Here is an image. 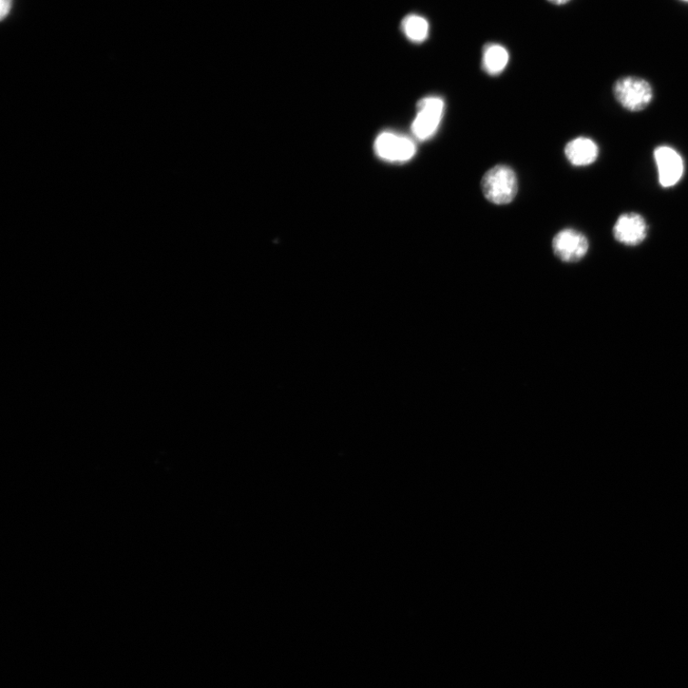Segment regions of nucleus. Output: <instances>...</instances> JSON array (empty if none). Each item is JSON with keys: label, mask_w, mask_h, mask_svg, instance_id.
<instances>
[{"label": "nucleus", "mask_w": 688, "mask_h": 688, "mask_svg": "<svg viewBox=\"0 0 688 688\" xmlns=\"http://www.w3.org/2000/svg\"><path fill=\"white\" fill-rule=\"evenodd\" d=\"M483 194L495 205H507L513 201L519 191L515 172L508 166H495L486 172L482 180Z\"/></svg>", "instance_id": "f257e3e1"}, {"label": "nucleus", "mask_w": 688, "mask_h": 688, "mask_svg": "<svg viewBox=\"0 0 688 688\" xmlns=\"http://www.w3.org/2000/svg\"><path fill=\"white\" fill-rule=\"evenodd\" d=\"M617 102L630 112L645 109L653 100V89L647 81L638 76H623L613 87Z\"/></svg>", "instance_id": "f03ea898"}, {"label": "nucleus", "mask_w": 688, "mask_h": 688, "mask_svg": "<svg viewBox=\"0 0 688 688\" xmlns=\"http://www.w3.org/2000/svg\"><path fill=\"white\" fill-rule=\"evenodd\" d=\"M445 103L439 97H427L417 104V116L412 123L414 137L426 141L430 139L441 124Z\"/></svg>", "instance_id": "7ed1b4c3"}, {"label": "nucleus", "mask_w": 688, "mask_h": 688, "mask_svg": "<svg viewBox=\"0 0 688 688\" xmlns=\"http://www.w3.org/2000/svg\"><path fill=\"white\" fill-rule=\"evenodd\" d=\"M552 251L565 263L579 262L589 251L588 238L575 228H564L553 238Z\"/></svg>", "instance_id": "20e7f679"}, {"label": "nucleus", "mask_w": 688, "mask_h": 688, "mask_svg": "<svg viewBox=\"0 0 688 688\" xmlns=\"http://www.w3.org/2000/svg\"><path fill=\"white\" fill-rule=\"evenodd\" d=\"M654 160L658 168L659 182L663 187H673L681 181L684 164L676 149L668 146L658 147L654 150Z\"/></svg>", "instance_id": "39448f33"}, {"label": "nucleus", "mask_w": 688, "mask_h": 688, "mask_svg": "<svg viewBox=\"0 0 688 688\" xmlns=\"http://www.w3.org/2000/svg\"><path fill=\"white\" fill-rule=\"evenodd\" d=\"M377 156L390 162L410 161L416 153L414 142L391 132L381 133L375 142Z\"/></svg>", "instance_id": "423d86ee"}, {"label": "nucleus", "mask_w": 688, "mask_h": 688, "mask_svg": "<svg viewBox=\"0 0 688 688\" xmlns=\"http://www.w3.org/2000/svg\"><path fill=\"white\" fill-rule=\"evenodd\" d=\"M648 234V226L643 218L636 213L622 215L613 228L615 239L626 246H638L642 244Z\"/></svg>", "instance_id": "0eeeda50"}, {"label": "nucleus", "mask_w": 688, "mask_h": 688, "mask_svg": "<svg viewBox=\"0 0 688 688\" xmlns=\"http://www.w3.org/2000/svg\"><path fill=\"white\" fill-rule=\"evenodd\" d=\"M599 152L596 142L586 137L573 139L565 147L567 159L576 167H587L595 163L599 157Z\"/></svg>", "instance_id": "6e6552de"}, {"label": "nucleus", "mask_w": 688, "mask_h": 688, "mask_svg": "<svg viewBox=\"0 0 688 688\" xmlns=\"http://www.w3.org/2000/svg\"><path fill=\"white\" fill-rule=\"evenodd\" d=\"M509 63L507 49L500 45H489L484 48L483 68L491 76L501 74Z\"/></svg>", "instance_id": "1a4fd4ad"}, {"label": "nucleus", "mask_w": 688, "mask_h": 688, "mask_svg": "<svg viewBox=\"0 0 688 688\" xmlns=\"http://www.w3.org/2000/svg\"><path fill=\"white\" fill-rule=\"evenodd\" d=\"M401 30H403L410 42L422 44L429 36L430 25L425 17L418 15H410L401 22Z\"/></svg>", "instance_id": "9d476101"}, {"label": "nucleus", "mask_w": 688, "mask_h": 688, "mask_svg": "<svg viewBox=\"0 0 688 688\" xmlns=\"http://www.w3.org/2000/svg\"><path fill=\"white\" fill-rule=\"evenodd\" d=\"M12 7V0H2V5H0V8H2V11H0V15H2V19H5L7 15L9 14Z\"/></svg>", "instance_id": "9b49d317"}, {"label": "nucleus", "mask_w": 688, "mask_h": 688, "mask_svg": "<svg viewBox=\"0 0 688 688\" xmlns=\"http://www.w3.org/2000/svg\"><path fill=\"white\" fill-rule=\"evenodd\" d=\"M548 2L556 5H563L569 3L570 0H548Z\"/></svg>", "instance_id": "f8f14e48"}, {"label": "nucleus", "mask_w": 688, "mask_h": 688, "mask_svg": "<svg viewBox=\"0 0 688 688\" xmlns=\"http://www.w3.org/2000/svg\"><path fill=\"white\" fill-rule=\"evenodd\" d=\"M683 2H688V0H683Z\"/></svg>", "instance_id": "ddd939ff"}]
</instances>
